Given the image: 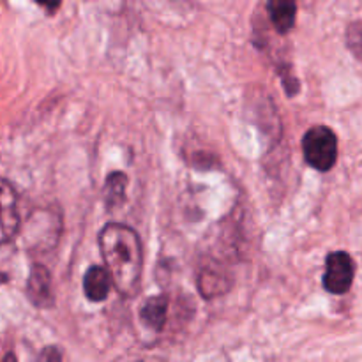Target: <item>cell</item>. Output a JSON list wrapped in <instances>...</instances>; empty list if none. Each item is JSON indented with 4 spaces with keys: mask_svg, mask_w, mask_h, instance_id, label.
Here are the masks:
<instances>
[{
    "mask_svg": "<svg viewBox=\"0 0 362 362\" xmlns=\"http://www.w3.org/2000/svg\"><path fill=\"white\" fill-rule=\"evenodd\" d=\"M356 276L354 260L345 251H334L325 260L324 288L334 296H343L350 290Z\"/></svg>",
    "mask_w": 362,
    "mask_h": 362,
    "instance_id": "obj_3",
    "label": "cell"
},
{
    "mask_svg": "<svg viewBox=\"0 0 362 362\" xmlns=\"http://www.w3.org/2000/svg\"><path fill=\"white\" fill-rule=\"evenodd\" d=\"M267 13L278 34L286 35L297 20V0H265Z\"/></svg>",
    "mask_w": 362,
    "mask_h": 362,
    "instance_id": "obj_6",
    "label": "cell"
},
{
    "mask_svg": "<svg viewBox=\"0 0 362 362\" xmlns=\"http://www.w3.org/2000/svg\"><path fill=\"white\" fill-rule=\"evenodd\" d=\"M35 4L41 6L48 14H55L59 7L62 6V0H35Z\"/></svg>",
    "mask_w": 362,
    "mask_h": 362,
    "instance_id": "obj_12",
    "label": "cell"
},
{
    "mask_svg": "<svg viewBox=\"0 0 362 362\" xmlns=\"http://www.w3.org/2000/svg\"><path fill=\"white\" fill-rule=\"evenodd\" d=\"M126 187H127V177L122 172H112L106 177L105 189V204L108 209H115L124 204L126 200Z\"/></svg>",
    "mask_w": 362,
    "mask_h": 362,
    "instance_id": "obj_10",
    "label": "cell"
},
{
    "mask_svg": "<svg viewBox=\"0 0 362 362\" xmlns=\"http://www.w3.org/2000/svg\"><path fill=\"white\" fill-rule=\"evenodd\" d=\"M20 230L18 194L9 180L0 177V246L11 243Z\"/></svg>",
    "mask_w": 362,
    "mask_h": 362,
    "instance_id": "obj_4",
    "label": "cell"
},
{
    "mask_svg": "<svg viewBox=\"0 0 362 362\" xmlns=\"http://www.w3.org/2000/svg\"><path fill=\"white\" fill-rule=\"evenodd\" d=\"M230 278L219 269H209L205 267L202 271L200 279H198V288L204 293L205 299H212V297L223 296L226 290L230 288Z\"/></svg>",
    "mask_w": 362,
    "mask_h": 362,
    "instance_id": "obj_9",
    "label": "cell"
},
{
    "mask_svg": "<svg viewBox=\"0 0 362 362\" xmlns=\"http://www.w3.org/2000/svg\"><path fill=\"white\" fill-rule=\"evenodd\" d=\"M303 152L311 168L329 172L338 159V136L327 126H313L304 134Z\"/></svg>",
    "mask_w": 362,
    "mask_h": 362,
    "instance_id": "obj_2",
    "label": "cell"
},
{
    "mask_svg": "<svg viewBox=\"0 0 362 362\" xmlns=\"http://www.w3.org/2000/svg\"><path fill=\"white\" fill-rule=\"evenodd\" d=\"M166 313H168V297L156 296L151 297V299L141 306L140 318L148 329H152V331H161V329L165 327Z\"/></svg>",
    "mask_w": 362,
    "mask_h": 362,
    "instance_id": "obj_8",
    "label": "cell"
},
{
    "mask_svg": "<svg viewBox=\"0 0 362 362\" xmlns=\"http://www.w3.org/2000/svg\"><path fill=\"white\" fill-rule=\"evenodd\" d=\"M27 296L30 303L41 310H48L55 304V297L52 292V276L45 265H32L27 281Z\"/></svg>",
    "mask_w": 362,
    "mask_h": 362,
    "instance_id": "obj_5",
    "label": "cell"
},
{
    "mask_svg": "<svg viewBox=\"0 0 362 362\" xmlns=\"http://www.w3.org/2000/svg\"><path fill=\"white\" fill-rule=\"evenodd\" d=\"M99 247L112 285L124 297H133L140 290L144 253L138 233L119 223H110L99 233Z\"/></svg>",
    "mask_w": 362,
    "mask_h": 362,
    "instance_id": "obj_1",
    "label": "cell"
},
{
    "mask_svg": "<svg viewBox=\"0 0 362 362\" xmlns=\"http://www.w3.org/2000/svg\"><path fill=\"white\" fill-rule=\"evenodd\" d=\"M39 362H62V354L57 346H46L39 356Z\"/></svg>",
    "mask_w": 362,
    "mask_h": 362,
    "instance_id": "obj_11",
    "label": "cell"
},
{
    "mask_svg": "<svg viewBox=\"0 0 362 362\" xmlns=\"http://www.w3.org/2000/svg\"><path fill=\"white\" fill-rule=\"evenodd\" d=\"M112 279H110L108 271L99 265H92L83 276V292L88 300L92 303H103L108 297L110 288H112Z\"/></svg>",
    "mask_w": 362,
    "mask_h": 362,
    "instance_id": "obj_7",
    "label": "cell"
},
{
    "mask_svg": "<svg viewBox=\"0 0 362 362\" xmlns=\"http://www.w3.org/2000/svg\"><path fill=\"white\" fill-rule=\"evenodd\" d=\"M2 362H18L16 357H14V354H7L6 357H4Z\"/></svg>",
    "mask_w": 362,
    "mask_h": 362,
    "instance_id": "obj_13",
    "label": "cell"
}]
</instances>
